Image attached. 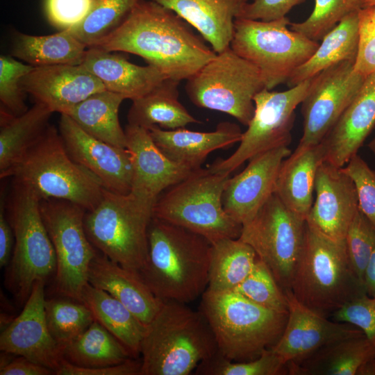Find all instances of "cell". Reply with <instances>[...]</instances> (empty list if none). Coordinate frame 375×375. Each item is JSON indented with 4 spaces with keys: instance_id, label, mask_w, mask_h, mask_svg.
<instances>
[{
    "instance_id": "9",
    "label": "cell",
    "mask_w": 375,
    "mask_h": 375,
    "mask_svg": "<svg viewBox=\"0 0 375 375\" xmlns=\"http://www.w3.org/2000/svg\"><path fill=\"white\" fill-rule=\"evenodd\" d=\"M40 203L32 190L14 181L6 209L15 242L5 285L19 306L24 305L35 282H46L56 272V256Z\"/></svg>"
},
{
    "instance_id": "18",
    "label": "cell",
    "mask_w": 375,
    "mask_h": 375,
    "mask_svg": "<svg viewBox=\"0 0 375 375\" xmlns=\"http://www.w3.org/2000/svg\"><path fill=\"white\" fill-rule=\"evenodd\" d=\"M58 131L71 158L95 176L105 189L124 194L131 192L133 167L127 149L94 138L66 114L60 115Z\"/></svg>"
},
{
    "instance_id": "20",
    "label": "cell",
    "mask_w": 375,
    "mask_h": 375,
    "mask_svg": "<svg viewBox=\"0 0 375 375\" xmlns=\"http://www.w3.org/2000/svg\"><path fill=\"white\" fill-rule=\"evenodd\" d=\"M315 200L306 222L326 236L344 240L358 210L355 183L342 167L326 161L319 166L315 183Z\"/></svg>"
},
{
    "instance_id": "40",
    "label": "cell",
    "mask_w": 375,
    "mask_h": 375,
    "mask_svg": "<svg viewBox=\"0 0 375 375\" xmlns=\"http://www.w3.org/2000/svg\"><path fill=\"white\" fill-rule=\"evenodd\" d=\"M198 375H289L288 366L271 348L249 361H231L217 351L194 370Z\"/></svg>"
},
{
    "instance_id": "12",
    "label": "cell",
    "mask_w": 375,
    "mask_h": 375,
    "mask_svg": "<svg viewBox=\"0 0 375 375\" xmlns=\"http://www.w3.org/2000/svg\"><path fill=\"white\" fill-rule=\"evenodd\" d=\"M306 220L273 194L249 222L240 239L249 244L283 290L290 289L303 248Z\"/></svg>"
},
{
    "instance_id": "19",
    "label": "cell",
    "mask_w": 375,
    "mask_h": 375,
    "mask_svg": "<svg viewBox=\"0 0 375 375\" xmlns=\"http://www.w3.org/2000/svg\"><path fill=\"white\" fill-rule=\"evenodd\" d=\"M290 154L288 147L259 153L249 160L241 172L229 178L222 203L231 218L241 225L253 219L274 194L281 163Z\"/></svg>"
},
{
    "instance_id": "14",
    "label": "cell",
    "mask_w": 375,
    "mask_h": 375,
    "mask_svg": "<svg viewBox=\"0 0 375 375\" xmlns=\"http://www.w3.org/2000/svg\"><path fill=\"white\" fill-rule=\"evenodd\" d=\"M312 78L285 91L265 88L258 92L253 98V116L242 133L238 149L228 158L217 160L210 169L231 174L259 153L288 147L292 140L295 109L307 94Z\"/></svg>"
},
{
    "instance_id": "26",
    "label": "cell",
    "mask_w": 375,
    "mask_h": 375,
    "mask_svg": "<svg viewBox=\"0 0 375 375\" xmlns=\"http://www.w3.org/2000/svg\"><path fill=\"white\" fill-rule=\"evenodd\" d=\"M117 53L88 47L81 65L98 78L106 90L132 101L167 78L155 67L133 64Z\"/></svg>"
},
{
    "instance_id": "33",
    "label": "cell",
    "mask_w": 375,
    "mask_h": 375,
    "mask_svg": "<svg viewBox=\"0 0 375 375\" xmlns=\"http://www.w3.org/2000/svg\"><path fill=\"white\" fill-rule=\"evenodd\" d=\"M87 49L67 29L47 35L17 33L11 56L33 67L81 65Z\"/></svg>"
},
{
    "instance_id": "10",
    "label": "cell",
    "mask_w": 375,
    "mask_h": 375,
    "mask_svg": "<svg viewBox=\"0 0 375 375\" xmlns=\"http://www.w3.org/2000/svg\"><path fill=\"white\" fill-rule=\"evenodd\" d=\"M290 23L287 17L272 21L238 17L234 22L230 48L258 69L269 90L287 83L319 45L289 29Z\"/></svg>"
},
{
    "instance_id": "16",
    "label": "cell",
    "mask_w": 375,
    "mask_h": 375,
    "mask_svg": "<svg viewBox=\"0 0 375 375\" xmlns=\"http://www.w3.org/2000/svg\"><path fill=\"white\" fill-rule=\"evenodd\" d=\"M288 320L278 342L271 349L288 365H297L322 348L363 333L352 324L329 320L301 303L290 289L285 290Z\"/></svg>"
},
{
    "instance_id": "1",
    "label": "cell",
    "mask_w": 375,
    "mask_h": 375,
    "mask_svg": "<svg viewBox=\"0 0 375 375\" xmlns=\"http://www.w3.org/2000/svg\"><path fill=\"white\" fill-rule=\"evenodd\" d=\"M92 47L139 56L178 82L217 54L188 22L152 0H140L115 31Z\"/></svg>"
},
{
    "instance_id": "35",
    "label": "cell",
    "mask_w": 375,
    "mask_h": 375,
    "mask_svg": "<svg viewBox=\"0 0 375 375\" xmlns=\"http://www.w3.org/2000/svg\"><path fill=\"white\" fill-rule=\"evenodd\" d=\"M124 99L121 94L104 90L89 96L66 115L94 138L126 149L125 130L119 119V107Z\"/></svg>"
},
{
    "instance_id": "51",
    "label": "cell",
    "mask_w": 375,
    "mask_h": 375,
    "mask_svg": "<svg viewBox=\"0 0 375 375\" xmlns=\"http://www.w3.org/2000/svg\"><path fill=\"white\" fill-rule=\"evenodd\" d=\"M1 193L0 202V266L10 263L14 247V234L6 213L4 194Z\"/></svg>"
},
{
    "instance_id": "13",
    "label": "cell",
    "mask_w": 375,
    "mask_h": 375,
    "mask_svg": "<svg viewBox=\"0 0 375 375\" xmlns=\"http://www.w3.org/2000/svg\"><path fill=\"white\" fill-rule=\"evenodd\" d=\"M40 209L56 256V290L62 297L80 301L82 290L88 283L90 265L98 252L85 230L87 211L62 199L42 200Z\"/></svg>"
},
{
    "instance_id": "21",
    "label": "cell",
    "mask_w": 375,
    "mask_h": 375,
    "mask_svg": "<svg viewBox=\"0 0 375 375\" xmlns=\"http://www.w3.org/2000/svg\"><path fill=\"white\" fill-rule=\"evenodd\" d=\"M124 130L133 167L130 193L154 205L162 192L186 178L193 170L165 156L153 142L148 129L128 124Z\"/></svg>"
},
{
    "instance_id": "25",
    "label": "cell",
    "mask_w": 375,
    "mask_h": 375,
    "mask_svg": "<svg viewBox=\"0 0 375 375\" xmlns=\"http://www.w3.org/2000/svg\"><path fill=\"white\" fill-rule=\"evenodd\" d=\"M151 138L162 153L174 162L192 170L201 167L208 155L214 151L240 142V128L234 123H219L210 132L194 131L184 128L173 130L152 126Z\"/></svg>"
},
{
    "instance_id": "11",
    "label": "cell",
    "mask_w": 375,
    "mask_h": 375,
    "mask_svg": "<svg viewBox=\"0 0 375 375\" xmlns=\"http://www.w3.org/2000/svg\"><path fill=\"white\" fill-rule=\"evenodd\" d=\"M265 88L258 69L227 48L186 80L185 90L196 106L226 113L248 126L254 97Z\"/></svg>"
},
{
    "instance_id": "24",
    "label": "cell",
    "mask_w": 375,
    "mask_h": 375,
    "mask_svg": "<svg viewBox=\"0 0 375 375\" xmlns=\"http://www.w3.org/2000/svg\"><path fill=\"white\" fill-rule=\"evenodd\" d=\"M88 282L117 299L146 326L164 302L152 292L139 273L123 267L99 251L90 265Z\"/></svg>"
},
{
    "instance_id": "6",
    "label": "cell",
    "mask_w": 375,
    "mask_h": 375,
    "mask_svg": "<svg viewBox=\"0 0 375 375\" xmlns=\"http://www.w3.org/2000/svg\"><path fill=\"white\" fill-rule=\"evenodd\" d=\"M11 176L32 190L40 201L65 200L86 211L99 204L105 190L95 176L71 158L58 129L51 124Z\"/></svg>"
},
{
    "instance_id": "32",
    "label": "cell",
    "mask_w": 375,
    "mask_h": 375,
    "mask_svg": "<svg viewBox=\"0 0 375 375\" xmlns=\"http://www.w3.org/2000/svg\"><path fill=\"white\" fill-rule=\"evenodd\" d=\"M358 12L346 16L324 35L311 57L292 72L287 81L290 88L338 62L356 60L359 41Z\"/></svg>"
},
{
    "instance_id": "49",
    "label": "cell",
    "mask_w": 375,
    "mask_h": 375,
    "mask_svg": "<svg viewBox=\"0 0 375 375\" xmlns=\"http://www.w3.org/2000/svg\"><path fill=\"white\" fill-rule=\"evenodd\" d=\"M303 1L305 0H253L244 5L238 17L262 21L275 20L286 17L292 8Z\"/></svg>"
},
{
    "instance_id": "54",
    "label": "cell",
    "mask_w": 375,
    "mask_h": 375,
    "mask_svg": "<svg viewBox=\"0 0 375 375\" xmlns=\"http://www.w3.org/2000/svg\"><path fill=\"white\" fill-rule=\"evenodd\" d=\"M358 375H375V359L364 365L360 370Z\"/></svg>"
},
{
    "instance_id": "3",
    "label": "cell",
    "mask_w": 375,
    "mask_h": 375,
    "mask_svg": "<svg viewBox=\"0 0 375 375\" xmlns=\"http://www.w3.org/2000/svg\"><path fill=\"white\" fill-rule=\"evenodd\" d=\"M217 351L213 332L199 310L164 301L141 343L140 375H188Z\"/></svg>"
},
{
    "instance_id": "37",
    "label": "cell",
    "mask_w": 375,
    "mask_h": 375,
    "mask_svg": "<svg viewBox=\"0 0 375 375\" xmlns=\"http://www.w3.org/2000/svg\"><path fill=\"white\" fill-rule=\"evenodd\" d=\"M258 258L253 249L240 238L212 243L207 290H233L252 272Z\"/></svg>"
},
{
    "instance_id": "48",
    "label": "cell",
    "mask_w": 375,
    "mask_h": 375,
    "mask_svg": "<svg viewBox=\"0 0 375 375\" xmlns=\"http://www.w3.org/2000/svg\"><path fill=\"white\" fill-rule=\"evenodd\" d=\"M90 5L91 0H45V12L53 26L67 30L83 20Z\"/></svg>"
},
{
    "instance_id": "41",
    "label": "cell",
    "mask_w": 375,
    "mask_h": 375,
    "mask_svg": "<svg viewBox=\"0 0 375 375\" xmlns=\"http://www.w3.org/2000/svg\"><path fill=\"white\" fill-rule=\"evenodd\" d=\"M362 8V0H315L309 17L303 22L290 23V29L317 41L346 16Z\"/></svg>"
},
{
    "instance_id": "47",
    "label": "cell",
    "mask_w": 375,
    "mask_h": 375,
    "mask_svg": "<svg viewBox=\"0 0 375 375\" xmlns=\"http://www.w3.org/2000/svg\"><path fill=\"white\" fill-rule=\"evenodd\" d=\"M359 41L354 69L367 76L375 74V6L358 12Z\"/></svg>"
},
{
    "instance_id": "30",
    "label": "cell",
    "mask_w": 375,
    "mask_h": 375,
    "mask_svg": "<svg viewBox=\"0 0 375 375\" xmlns=\"http://www.w3.org/2000/svg\"><path fill=\"white\" fill-rule=\"evenodd\" d=\"M375 359V347L364 333L333 342L297 365H288L289 375H358Z\"/></svg>"
},
{
    "instance_id": "43",
    "label": "cell",
    "mask_w": 375,
    "mask_h": 375,
    "mask_svg": "<svg viewBox=\"0 0 375 375\" xmlns=\"http://www.w3.org/2000/svg\"><path fill=\"white\" fill-rule=\"evenodd\" d=\"M344 242L351 268L363 284L365 271L375 249V226L359 208L347 231Z\"/></svg>"
},
{
    "instance_id": "34",
    "label": "cell",
    "mask_w": 375,
    "mask_h": 375,
    "mask_svg": "<svg viewBox=\"0 0 375 375\" xmlns=\"http://www.w3.org/2000/svg\"><path fill=\"white\" fill-rule=\"evenodd\" d=\"M80 301L90 308L96 321L129 349L133 358L140 354L147 326L123 303L90 283L83 288Z\"/></svg>"
},
{
    "instance_id": "27",
    "label": "cell",
    "mask_w": 375,
    "mask_h": 375,
    "mask_svg": "<svg viewBox=\"0 0 375 375\" xmlns=\"http://www.w3.org/2000/svg\"><path fill=\"white\" fill-rule=\"evenodd\" d=\"M175 12L216 53L230 47L235 20L248 0H152Z\"/></svg>"
},
{
    "instance_id": "15",
    "label": "cell",
    "mask_w": 375,
    "mask_h": 375,
    "mask_svg": "<svg viewBox=\"0 0 375 375\" xmlns=\"http://www.w3.org/2000/svg\"><path fill=\"white\" fill-rule=\"evenodd\" d=\"M354 63L338 62L312 78L301 102L303 129L297 147L319 144L356 97L366 76L355 71Z\"/></svg>"
},
{
    "instance_id": "4",
    "label": "cell",
    "mask_w": 375,
    "mask_h": 375,
    "mask_svg": "<svg viewBox=\"0 0 375 375\" xmlns=\"http://www.w3.org/2000/svg\"><path fill=\"white\" fill-rule=\"evenodd\" d=\"M199 310L215 335L218 351L231 361H249L273 347L288 314L262 307L233 291L206 290Z\"/></svg>"
},
{
    "instance_id": "46",
    "label": "cell",
    "mask_w": 375,
    "mask_h": 375,
    "mask_svg": "<svg viewBox=\"0 0 375 375\" xmlns=\"http://www.w3.org/2000/svg\"><path fill=\"white\" fill-rule=\"evenodd\" d=\"M333 319L360 329L375 347V297L361 295L335 310Z\"/></svg>"
},
{
    "instance_id": "38",
    "label": "cell",
    "mask_w": 375,
    "mask_h": 375,
    "mask_svg": "<svg viewBox=\"0 0 375 375\" xmlns=\"http://www.w3.org/2000/svg\"><path fill=\"white\" fill-rule=\"evenodd\" d=\"M140 0H91L90 10L76 26L67 30L87 47L115 31Z\"/></svg>"
},
{
    "instance_id": "56",
    "label": "cell",
    "mask_w": 375,
    "mask_h": 375,
    "mask_svg": "<svg viewBox=\"0 0 375 375\" xmlns=\"http://www.w3.org/2000/svg\"><path fill=\"white\" fill-rule=\"evenodd\" d=\"M368 147L372 153L375 156V137L368 144Z\"/></svg>"
},
{
    "instance_id": "17",
    "label": "cell",
    "mask_w": 375,
    "mask_h": 375,
    "mask_svg": "<svg viewBox=\"0 0 375 375\" xmlns=\"http://www.w3.org/2000/svg\"><path fill=\"white\" fill-rule=\"evenodd\" d=\"M45 283L38 281L34 283L21 313L1 333L0 349L23 356L53 370L56 374L64 358L47 324Z\"/></svg>"
},
{
    "instance_id": "23",
    "label": "cell",
    "mask_w": 375,
    "mask_h": 375,
    "mask_svg": "<svg viewBox=\"0 0 375 375\" xmlns=\"http://www.w3.org/2000/svg\"><path fill=\"white\" fill-rule=\"evenodd\" d=\"M375 126V74L366 76L353 101L321 143L324 161L343 167L358 154Z\"/></svg>"
},
{
    "instance_id": "36",
    "label": "cell",
    "mask_w": 375,
    "mask_h": 375,
    "mask_svg": "<svg viewBox=\"0 0 375 375\" xmlns=\"http://www.w3.org/2000/svg\"><path fill=\"white\" fill-rule=\"evenodd\" d=\"M62 352L69 363L87 368L112 366L134 358L129 349L95 319L65 344Z\"/></svg>"
},
{
    "instance_id": "29",
    "label": "cell",
    "mask_w": 375,
    "mask_h": 375,
    "mask_svg": "<svg viewBox=\"0 0 375 375\" xmlns=\"http://www.w3.org/2000/svg\"><path fill=\"white\" fill-rule=\"evenodd\" d=\"M53 112L35 102L24 113L14 115L1 108L0 176H11L25 155L49 126Z\"/></svg>"
},
{
    "instance_id": "45",
    "label": "cell",
    "mask_w": 375,
    "mask_h": 375,
    "mask_svg": "<svg viewBox=\"0 0 375 375\" xmlns=\"http://www.w3.org/2000/svg\"><path fill=\"white\" fill-rule=\"evenodd\" d=\"M342 168L355 183L359 210L375 226V170L358 154Z\"/></svg>"
},
{
    "instance_id": "52",
    "label": "cell",
    "mask_w": 375,
    "mask_h": 375,
    "mask_svg": "<svg viewBox=\"0 0 375 375\" xmlns=\"http://www.w3.org/2000/svg\"><path fill=\"white\" fill-rule=\"evenodd\" d=\"M1 375H50L54 372L23 356L10 360L0 368Z\"/></svg>"
},
{
    "instance_id": "44",
    "label": "cell",
    "mask_w": 375,
    "mask_h": 375,
    "mask_svg": "<svg viewBox=\"0 0 375 375\" xmlns=\"http://www.w3.org/2000/svg\"><path fill=\"white\" fill-rule=\"evenodd\" d=\"M33 67L24 64L12 56H0L1 108L14 115H20L28 110L24 101L25 92L21 85L22 78Z\"/></svg>"
},
{
    "instance_id": "22",
    "label": "cell",
    "mask_w": 375,
    "mask_h": 375,
    "mask_svg": "<svg viewBox=\"0 0 375 375\" xmlns=\"http://www.w3.org/2000/svg\"><path fill=\"white\" fill-rule=\"evenodd\" d=\"M25 93L53 112L67 114L89 96L106 90L101 81L81 65L33 67L21 81Z\"/></svg>"
},
{
    "instance_id": "8",
    "label": "cell",
    "mask_w": 375,
    "mask_h": 375,
    "mask_svg": "<svg viewBox=\"0 0 375 375\" xmlns=\"http://www.w3.org/2000/svg\"><path fill=\"white\" fill-rule=\"evenodd\" d=\"M154 205L131 193L104 190L99 204L84 217L86 235L100 253L139 273L149 256V228Z\"/></svg>"
},
{
    "instance_id": "7",
    "label": "cell",
    "mask_w": 375,
    "mask_h": 375,
    "mask_svg": "<svg viewBox=\"0 0 375 375\" xmlns=\"http://www.w3.org/2000/svg\"><path fill=\"white\" fill-rule=\"evenodd\" d=\"M230 174L210 167L193 170L160 194L153 217L197 233L211 244L239 238L242 225L227 214L222 203Z\"/></svg>"
},
{
    "instance_id": "53",
    "label": "cell",
    "mask_w": 375,
    "mask_h": 375,
    "mask_svg": "<svg viewBox=\"0 0 375 375\" xmlns=\"http://www.w3.org/2000/svg\"><path fill=\"white\" fill-rule=\"evenodd\" d=\"M363 285L366 294L375 297V249L365 271Z\"/></svg>"
},
{
    "instance_id": "31",
    "label": "cell",
    "mask_w": 375,
    "mask_h": 375,
    "mask_svg": "<svg viewBox=\"0 0 375 375\" xmlns=\"http://www.w3.org/2000/svg\"><path fill=\"white\" fill-rule=\"evenodd\" d=\"M180 82L166 78L145 95L133 100L128 124L147 129L158 126L173 130L199 123L178 100Z\"/></svg>"
},
{
    "instance_id": "42",
    "label": "cell",
    "mask_w": 375,
    "mask_h": 375,
    "mask_svg": "<svg viewBox=\"0 0 375 375\" xmlns=\"http://www.w3.org/2000/svg\"><path fill=\"white\" fill-rule=\"evenodd\" d=\"M233 291L262 307L288 313L285 290L278 284L268 267L259 258L252 272Z\"/></svg>"
},
{
    "instance_id": "39",
    "label": "cell",
    "mask_w": 375,
    "mask_h": 375,
    "mask_svg": "<svg viewBox=\"0 0 375 375\" xmlns=\"http://www.w3.org/2000/svg\"><path fill=\"white\" fill-rule=\"evenodd\" d=\"M44 308L49 330L61 349L94 321L85 304L65 297L46 300Z\"/></svg>"
},
{
    "instance_id": "2",
    "label": "cell",
    "mask_w": 375,
    "mask_h": 375,
    "mask_svg": "<svg viewBox=\"0 0 375 375\" xmlns=\"http://www.w3.org/2000/svg\"><path fill=\"white\" fill-rule=\"evenodd\" d=\"M210 249L204 237L153 217L149 256L139 274L160 300L191 303L207 290Z\"/></svg>"
},
{
    "instance_id": "50",
    "label": "cell",
    "mask_w": 375,
    "mask_h": 375,
    "mask_svg": "<svg viewBox=\"0 0 375 375\" xmlns=\"http://www.w3.org/2000/svg\"><path fill=\"white\" fill-rule=\"evenodd\" d=\"M141 361L131 358L128 360L112 366L100 367H81L63 360L57 375H140Z\"/></svg>"
},
{
    "instance_id": "28",
    "label": "cell",
    "mask_w": 375,
    "mask_h": 375,
    "mask_svg": "<svg viewBox=\"0 0 375 375\" xmlns=\"http://www.w3.org/2000/svg\"><path fill=\"white\" fill-rule=\"evenodd\" d=\"M322 144L297 147L281 163L274 194L290 210L305 219L313 203L315 177L324 161Z\"/></svg>"
},
{
    "instance_id": "55",
    "label": "cell",
    "mask_w": 375,
    "mask_h": 375,
    "mask_svg": "<svg viewBox=\"0 0 375 375\" xmlns=\"http://www.w3.org/2000/svg\"><path fill=\"white\" fill-rule=\"evenodd\" d=\"M363 8L375 6V0H362Z\"/></svg>"
},
{
    "instance_id": "5",
    "label": "cell",
    "mask_w": 375,
    "mask_h": 375,
    "mask_svg": "<svg viewBox=\"0 0 375 375\" xmlns=\"http://www.w3.org/2000/svg\"><path fill=\"white\" fill-rule=\"evenodd\" d=\"M290 290L301 303L326 317L367 294L349 263L344 240L330 238L308 223Z\"/></svg>"
}]
</instances>
